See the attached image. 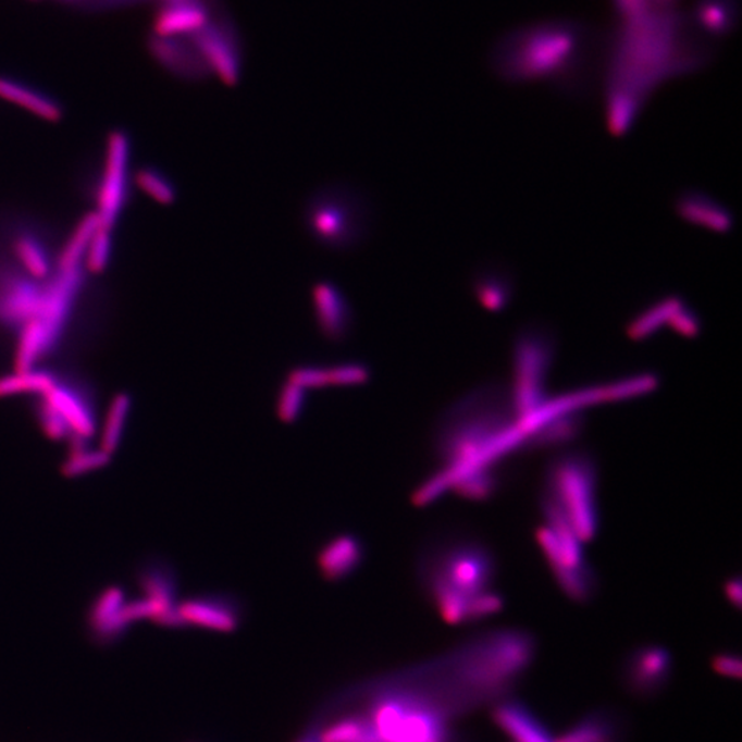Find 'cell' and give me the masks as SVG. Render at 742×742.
Instances as JSON below:
<instances>
[{
	"label": "cell",
	"mask_w": 742,
	"mask_h": 742,
	"mask_svg": "<svg viewBox=\"0 0 742 742\" xmlns=\"http://www.w3.org/2000/svg\"><path fill=\"white\" fill-rule=\"evenodd\" d=\"M527 441L514 396L504 385L470 392L444 412L435 431L441 470L415 495L425 505L446 490L484 500L498 491L510 459Z\"/></svg>",
	"instance_id": "6da1fadb"
},
{
	"label": "cell",
	"mask_w": 742,
	"mask_h": 742,
	"mask_svg": "<svg viewBox=\"0 0 742 742\" xmlns=\"http://www.w3.org/2000/svg\"><path fill=\"white\" fill-rule=\"evenodd\" d=\"M679 28L676 15L658 9L624 23L606 78V118L614 133L634 124L661 83L698 66L700 57L689 50Z\"/></svg>",
	"instance_id": "7a4b0ae2"
},
{
	"label": "cell",
	"mask_w": 742,
	"mask_h": 742,
	"mask_svg": "<svg viewBox=\"0 0 742 742\" xmlns=\"http://www.w3.org/2000/svg\"><path fill=\"white\" fill-rule=\"evenodd\" d=\"M418 582L449 624L473 623L498 614L496 561L489 546L467 535L432 537L417 556Z\"/></svg>",
	"instance_id": "3957f363"
},
{
	"label": "cell",
	"mask_w": 742,
	"mask_h": 742,
	"mask_svg": "<svg viewBox=\"0 0 742 742\" xmlns=\"http://www.w3.org/2000/svg\"><path fill=\"white\" fill-rule=\"evenodd\" d=\"M588 33L571 21H543L511 30L496 46L494 70L511 83L573 86L586 62Z\"/></svg>",
	"instance_id": "277c9868"
},
{
	"label": "cell",
	"mask_w": 742,
	"mask_h": 742,
	"mask_svg": "<svg viewBox=\"0 0 742 742\" xmlns=\"http://www.w3.org/2000/svg\"><path fill=\"white\" fill-rule=\"evenodd\" d=\"M546 527L586 543L599 527L598 469L586 452L571 449L548 463L542 489Z\"/></svg>",
	"instance_id": "5b68a950"
},
{
	"label": "cell",
	"mask_w": 742,
	"mask_h": 742,
	"mask_svg": "<svg viewBox=\"0 0 742 742\" xmlns=\"http://www.w3.org/2000/svg\"><path fill=\"white\" fill-rule=\"evenodd\" d=\"M371 206L368 198L346 183H331L307 198L302 224L317 244L332 250L359 247L369 237Z\"/></svg>",
	"instance_id": "8992f818"
},
{
	"label": "cell",
	"mask_w": 742,
	"mask_h": 742,
	"mask_svg": "<svg viewBox=\"0 0 742 742\" xmlns=\"http://www.w3.org/2000/svg\"><path fill=\"white\" fill-rule=\"evenodd\" d=\"M85 271L83 265H55L54 273L46 281L45 299L39 312L18 329L15 370L36 368L59 342L81 290Z\"/></svg>",
	"instance_id": "52a82bcc"
},
{
	"label": "cell",
	"mask_w": 742,
	"mask_h": 742,
	"mask_svg": "<svg viewBox=\"0 0 742 742\" xmlns=\"http://www.w3.org/2000/svg\"><path fill=\"white\" fill-rule=\"evenodd\" d=\"M553 357V337L541 329L525 331L516 344V378L510 392L522 430L551 401L545 383Z\"/></svg>",
	"instance_id": "ba28073f"
},
{
	"label": "cell",
	"mask_w": 742,
	"mask_h": 742,
	"mask_svg": "<svg viewBox=\"0 0 742 742\" xmlns=\"http://www.w3.org/2000/svg\"><path fill=\"white\" fill-rule=\"evenodd\" d=\"M543 553L558 586L567 597L577 603H588L597 592V577L583 556L582 542L572 536L557 534L546 525L537 532Z\"/></svg>",
	"instance_id": "9c48e42d"
},
{
	"label": "cell",
	"mask_w": 742,
	"mask_h": 742,
	"mask_svg": "<svg viewBox=\"0 0 742 742\" xmlns=\"http://www.w3.org/2000/svg\"><path fill=\"white\" fill-rule=\"evenodd\" d=\"M41 397L40 422L51 437H71L78 444L96 435V420L86 397L57 381Z\"/></svg>",
	"instance_id": "30bf717a"
},
{
	"label": "cell",
	"mask_w": 742,
	"mask_h": 742,
	"mask_svg": "<svg viewBox=\"0 0 742 742\" xmlns=\"http://www.w3.org/2000/svg\"><path fill=\"white\" fill-rule=\"evenodd\" d=\"M131 146L123 131L109 134L107 156L97 191L96 215L101 227L113 230L127 201Z\"/></svg>",
	"instance_id": "8fae6325"
},
{
	"label": "cell",
	"mask_w": 742,
	"mask_h": 742,
	"mask_svg": "<svg viewBox=\"0 0 742 742\" xmlns=\"http://www.w3.org/2000/svg\"><path fill=\"white\" fill-rule=\"evenodd\" d=\"M177 613L186 629L195 627L219 634H233L245 620L243 599L227 592L202 593L181 599Z\"/></svg>",
	"instance_id": "7c38bea8"
},
{
	"label": "cell",
	"mask_w": 742,
	"mask_h": 742,
	"mask_svg": "<svg viewBox=\"0 0 742 742\" xmlns=\"http://www.w3.org/2000/svg\"><path fill=\"white\" fill-rule=\"evenodd\" d=\"M148 50L163 70L182 81L202 82L213 76L190 30L180 34L150 33Z\"/></svg>",
	"instance_id": "4fadbf2b"
},
{
	"label": "cell",
	"mask_w": 742,
	"mask_h": 742,
	"mask_svg": "<svg viewBox=\"0 0 742 742\" xmlns=\"http://www.w3.org/2000/svg\"><path fill=\"white\" fill-rule=\"evenodd\" d=\"M672 667L671 653L665 646H640L624 658L621 681L636 697H655L670 682Z\"/></svg>",
	"instance_id": "5bb4252c"
},
{
	"label": "cell",
	"mask_w": 742,
	"mask_h": 742,
	"mask_svg": "<svg viewBox=\"0 0 742 742\" xmlns=\"http://www.w3.org/2000/svg\"><path fill=\"white\" fill-rule=\"evenodd\" d=\"M127 601V593L119 586L103 589L92 599L87 610L86 630L94 645L109 650L127 639L131 630L124 619V606Z\"/></svg>",
	"instance_id": "9a60e30c"
},
{
	"label": "cell",
	"mask_w": 742,
	"mask_h": 742,
	"mask_svg": "<svg viewBox=\"0 0 742 742\" xmlns=\"http://www.w3.org/2000/svg\"><path fill=\"white\" fill-rule=\"evenodd\" d=\"M312 306L322 336L332 343L346 342L355 323L354 308L346 292L336 282L318 281L312 287Z\"/></svg>",
	"instance_id": "2e32d148"
},
{
	"label": "cell",
	"mask_w": 742,
	"mask_h": 742,
	"mask_svg": "<svg viewBox=\"0 0 742 742\" xmlns=\"http://www.w3.org/2000/svg\"><path fill=\"white\" fill-rule=\"evenodd\" d=\"M491 717L514 742H557L545 722L520 700H500L493 705Z\"/></svg>",
	"instance_id": "e0dca14e"
},
{
	"label": "cell",
	"mask_w": 742,
	"mask_h": 742,
	"mask_svg": "<svg viewBox=\"0 0 742 742\" xmlns=\"http://www.w3.org/2000/svg\"><path fill=\"white\" fill-rule=\"evenodd\" d=\"M366 557L363 542L354 534H338L323 543L317 562L329 582H342L353 577Z\"/></svg>",
	"instance_id": "ac0fdd59"
},
{
	"label": "cell",
	"mask_w": 742,
	"mask_h": 742,
	"mask_svg": "<svg viewBox=\"0 0 742 742\" xmlns=\"http://www.w3.org/2000/svg\"><path fill=\"white\" fill-rule=\"evenodd\" d=\"M626 724L613 709H595L569 726L557 742H623Z\"/></svg>",
	"instance_id": "d6986e66"
},
{
	"label": "cell",
	"mask_w": 742,
	"mask_h": 742,
	"mask_svg": "<svg viewBox=\"0 0 742 742\" xmlns=\"http://www.w3.org/2000/svg\"><path fill=\"white\" fill-rule=\"evenodd\" d=\"M140 588L144 592L143 597L153 604L159 613L154 620L157 626H160L166 616L175 613L181 599L180 582L174 569L165 564L146 568L140 577Z\"/></svg>",
	"instance_id": "ffe728a7"
},
{
	"label": "cell",
	"mask_w": 742,
	"mask_h": 742,
	"mask_svg": "<svg viewBox=\"0 0 742 742\" xmlns=\"http://www.w3.org/2000/svg\"><path fill=\"white\" fill-rule=\"evenodd\" d=\"M0 98L35 114L45 122L57 123L62 119V108L54 98L18 78L0 76Z\"/></svg>",
	"instance_id": "44dd1931"
},
{
	"label": "cell",
	"mask_w": 742,
	"mask_h": 742,
	"mask_svg": "<svg viewBox=\"0 0 742 742\" xmlns=\"http://www.w3.org/2000/svg\"><path fill=\"white\" fill-rule=\"evenodd\" d=\"M693 17L704 33L722 38L734 28L739 9L735 0H697Z\"/></svg>",
	"instance_id": "7402d4cb"
},
{
	"label": "cell",
	"mask_w": 742,
	"mask_h": 742,
	"mask_svg": "<svg viewBox=\"0 0 742 742\" xmlns=\"http://www.w3.org/2000/svg\"><path fill=\"white\" fill-rule=\"evenodd\" d=\"M13 252L25 273L36 281L49 280L54 273L49 252L33 235H20L13 242Z\"/></svg>",
	"instance_id": "603a6c76"
},
{
	"label": "cell",
	"mask_w": 742,
	"mask_h": 742,
	"mask_svg": "<svg viewBox=\"0 0 742 742\" xmlns=\"http://www.w3.org/2000/svg\"><path fill=\"white\" fill-rule=\"evenodd\" d=\"M59 379L51 371L33 368L15 370L13 374L0 379V396L35 395L44 396Z\"/></svg>",
	"instance_id": "cb8c5ba5"
},
{
	"label": "cell",
	"mask_w": 742,
	"mask_h": 742,
	"mask_svg": "<svg viewBox=\"0 0 742 742\" xmlns=\"http://www.w3.org/2000/svg\"><path fill=\"white\" fill-rule=\"evenodd\" d=\"M131 397L125 394L114 396L111 406L104 416V421L101 431V443L99 447L104 452L111 454L116 452L120 442L124 436L125 425H127L131 412Z\"/></svg>",
	"instance_id": "d4e9b609"
},
{
	"label": "cell",
	"mask_w": 742,
	"mask_h": 742,
	"mask_svg": "<svg viewBox=\"0 0 742 742\" xmlns=\"http://www.w3.org/2000/svg\"><path fill=\"white\" fill-rule=\"evenodd\" d=\"M135 183L140 190L161 206H172L176 201L177 190L174 183L163 172L146 166L135 175Z\"/></svg>",
	"instance_id": "484cf974"
},
{
	"label": "cell",
	"mask_w": 742,
	"mask_h": 742,
	"mask_svg": "<svg viewBox=\"0 0 742 742\" xmlns=\"http://www.w3.org/2000/svg\"><path fill=\"white\" fill-rule=\"evenodd\" d=\"M111 457V454L104 452L99 446L94 448L86 446L85 443H81L72 449L70 457L66 458L64 472L71 475V478L91 473L94 470L107 467Z\"/></svg>",
	"instance_id": "4316f807"
},
{
	"label": "cell",
	"mask_w": 742,
	"mask_h": 742,
	"mask_svg": "<svg viewBox=\"0 0 742 742\" xmlns=\"http://www.w3.org/2000/svg\"><path fill=\"white\" fill-rule=\"evenodd\" d=\"M112 230L99 226L88 243L83 268L91 274H102L112 258Z\"/></svg>",
	"instance_id": "83f0119b"
},
{
	"label": "cell",
	"mask_w": 742,
	"mask_h": 742,
	"mask_svg": "<svg viewBox=\"0 0 742 742\" xmlns=\"http://www.w3.org/2000/svg\"><path fill=\"white\" fill-rule=\"evenodd\" d=\"M683 213L698 223L722 230L729 226V217L724 213L717 203H710L709 198L702 196H689L681 203Z\"/></svg>",
	"instance_id": "f1b7e54d"
},
{
	"label": "cell",
	"mask_w": 742,
	"mask_h": 742,
	"mask_svg": "<svg viewBox=\"0 0 742 742\" xmlns=\"http://www.w3.org/2000/svg\"><path fill=\"white\" fill-rule=\"evenodd\" d=\"M307 391L285 381L276 397V412L282 421L294 422L305 411Z\"/></svg>",
	"instance_id": "f546056e"
},
{
	"label": "cell",
	"mask_w": 742,
	"mask_h": 742,
	"mask_svg": "<svg viewBox=\"0 0 742 742\" xmlns=\"http://www.w3.org/2000/svg\"><path fill=\"white\" fill-rule=\"evenodd\" d=\"M286 380L306 391L325 388L331 385L329 366L321 364L296 366L289 370Z\"/></svg>",
	"instance_id": "4dcf8cb0"
},
{
	"label": "cell",
	"mask_w": 742,
	"mask_h": 742,
	"mask_svg": "<svg viewBox=\"0 0 742 742\" xmlns=\"http://www.w3.org/2000/svg\"><path fill=\"white\" fill-rule=\"evenodd\" d=\"M329 378H331V385H362L370 380V369L362 362L338 363L329 366Z\"/></svg>",
	"instance_id": "1f68e13d"
},
{
	"label": "cell",
	"mask_w": 742,
	"mask_h": 742,
	"mask_svg": "<svg viewBox=\"0 0 742 742\" xmlns=\"http://www.w3.org/2000/svg\"><path fill=\"white\" fill-rule=\"evenodd\" d=\"M54 2L81 12H107L120 8L134 7L148 0H54Z\"/></svg>",
	"instance_id": "d6a6232c"
},
{
	"label": "cell",
	"mask_w": 742,
	"mask_h": 742,
	"mask_svg": "<svg viewBox=\"0 0 742 742\" xmlns=\"http://www.w3.org/2000/svg\"><path fill=\"white\" fill-rule=\"evenodd\" d=\"M614 3L624 23L645 17L657 9L656 0H614Z\"/></svg>",
	"instance_id": "836d02e7"
},
{
	"label": "cell",
	"mask_w": 742,
	"mask_h": 742,
	"mask_svg": "<svg viewBox=\"0 0 742 742\" xmlns=\"http://www.w3.org/2000/svg\"><path fill=\"white\" fill-rule=\"evenodd\" d=\"M713 668L719 676L740 679L742 663L739 655L731 652H720L713 658Z\"/></svg>",
	"instance_id": "e575fe53"
},
{
	"label": "cell",
	"mask_w": 742,
	"mask_h": 742,
	"mask_svg": "<svg viewBox=\"0 0 742 742\" xmlns=\"http://www.w3.org/2000/svg\"><path fill=\"white\" fill-rule=\"evenodd\" d=\"M726 593H728L729 599L733 601L737 608H740V605H741V584H740L739 580H735V582H730L728 584V588H726Z\"/></svg>",
	"instance_id": "d590c367"
},
{
	"label": "cell",
	"mask_w": 742,
	"mask_h": 742,
	"mask_svg": "<svg viewBox=\"0 0 742 742\" xmlns=\"http://www.w3.org/2000/svg\"><path fill=\"white\" fill-rule=\"evenodd\" d=\"M295 742H321V740L318 739L317 734L308 733V734L301 735L300 739L296 740Z\"/></svg>",
	"instance_id": "8d00e7d4"
},
{
	"label": "cell",
	"mask_w": 742,
	"mask_h": 742,
	"mask_svg": "<svg viewBox=\"0 0 742 742\" xmlns=\"http://www.w3.org/2000/svg\"><path fill=\"white\" fill-rule=\"evenodd\" d=\"M657 3L666 4L668 0H656Z\"/></svg>",
	"instance_id": "74e56055"
}]
</instances>
